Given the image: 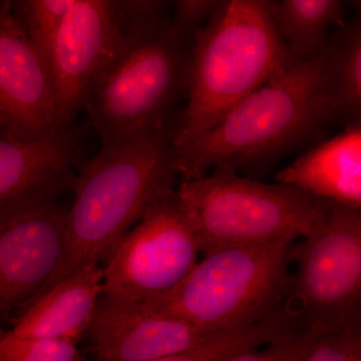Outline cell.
<instances>
[{
    "label": "cell",
    "mask_w": 361,
    "mask_h": 361,
    "mask_svg": "<svg viewBox=\"0 0 361 361\" xmlns=\"http://www.w3.org/2000/svg\"><path fill=\"white\" fill-rule=\"evenodd\" d=\"M175 123L121 146L101 148L75 176L58 269L42 293L106 263L151 207L175 193Z\"/></svg>",
    "instance_id": "obj_1"
},
{
    "label": "cell",
    "mask_w": 361,
    "mask_h": 361,
    "mask_svg": "<svg viewBox=\"0 0 361 361\" xmlns=\"http://www.w3.org/2000/svg\"><path fill=\"white\" fill-rule=\"evenodd\" d=\"M325 49L298 61L237 104L204 134L175 148L184 180L209 171H238L313 139L336 118Z\"/></svg>",
    "instance_id": "obj_2"
},
{
    "label": "cell",
    "mask_w": 361,
    "mask_h": 361,
    "mask_svg": "<svg viewBox=\"0 0 361 361\" xmlns=\"http://www.w3.org/2000/svg\"><path fill=\"white\" fill-rule=\"evenodd\" d=\"M296 63L275 28L268 1H222L194 35L187 106L175 123L174 148L204 134Z\"/></svg>",
    "instance_id": "obj_3"
},
{
    "label": "cell",
    "mask_w": 361,
    "mask_h": 361,
    "mask_svg": "<svg viewBox=\"0 0 361 361\" xmlns=\"http://www.w3.org/2000/svg\"><path fill=\"white\" fill-rule=\"evenodd\" d=\"M125 42L92 85L84 110L101 141L113 148L174 125L169 114L187 92L192 35L170 18L126 14Z\"/></svg>",
    "instance_id": "obj_4"
},
{
    "label": "cell",
    "mask_w": 361,
    "mask_h": 361,
    "mask_svg": "<svg viewBox=\"0 0 361 361\" xmlns=\"http://www.w3.org/2000/svg\"><path fill=\"white\" fill-rule=\"evenodd\" d=\"M177 195L203 255L224 247L305 238L330 203L293 185L266 184L230 168L180 182Z\"/></svg>",
    "instance_id": "obj_5"
},
{
    "label": "cell",
    "mask_w": 361,
    "mask_h": 361,
    "mask_svg": "<svg viewBox=\"0 0 361 361\" xmlns=\"http://www.w3.org/2000/svg\"><path fill=\"white\" fill-rule=\"evenodd\" d=\"M291 247L280 242L217 249L177 288L142 305L215 334L251 326L283 303Z\"/></svg>",
    "instance_id": "obj_6"
},
{
    "label": "cell",
    "mask_w": 361,
    "mask_h": 361,
    "mask_svg": "<svg viewBox=\"0 0 361 361\" xmlns=\"http://www.w3.org/2000/svg\"><path fill=\"white\" fill-rule=\"evenodd\" d=\"M284 302L316 336L361 322V208L329 203L314 231L292 245Z\"/></svg>",
    "instance_id": "obj_7"
},
{
    "label": "cell",
    "mask_w": 361,
    "mask_h": 361,
    "mask_svg": "<svg viewBox=\"0 0 361 361\" xmlns=\"http://www.w3.org/2000/svg\"><path fill=\"white\" fill-rule=\"evenodd\" d=\"M200 253L176 190L147 211L104 263V294L151 302L177 288Z\"/></svg>",
    "instance_id": "obj_8"
},
{
    "label": "cell",
    "mask_w": 361,
    "mask_h": 361,
    "mask_svg": "<svg viewBox=\"0 0 361 361\" xmlns=\"http://www.w3.org/2000/svg\"><path fill=\"white\" fill-rule=\"evenodd\" d=\"M123 42L114 0H75L47 56L65 127L84 110L92 85Z\"/></svg>",
    "instance_id": "obj_9"
},
{
    "label": "cell",
    "mask_w": 361,
    "mask_h": 361,
    "mask_svg": "<svg viewBox=\"0 0 361 361\" xmlns=\"http://www.w3.org/2000/svg\"><path fill=\"white\" fill-rule=\"evenodd\" d=\"M68 211L51 202L0 217V322L20 314L58 269Z\"/></svg>",
    "instance_id": "obj_10"
},
{
    "label": "cell",
    "mask_w": 361,
    "mask_h": 361,
    "mask_svg": "<svg viewBox=\"0 0 361 361\" xmlns=\"http://www.w3.org/2000/svg\"><path fill=\"white\" fill-rule=\"evenodd\" d=\"M66 128L51 71L14 13L13 1H4L0 8V132L39 141Z\"/></svg>",
    "instance_id": "obj_11"
},
{
    "label": "cell",
    "mask_w": 361,
    "mask_h": 361,
    "mask_svg": "<svg viewBox=\"0 0 361 361\" xmlns=\"http://www.w3.org/2000/svg\"><path fill=\"white\" fill-rule=\"evenodd\" d=\"M218 334L103 294L85 337L94 361H151L186 353Z\"/></svg>",
    "instance_id": "obj_12"
},
{
    "label": "cell",
    "mask_w": 361,
    "mask_h": 361,
    "mask_svg": "<svg viewBox=\"0 0 361 361\" xmlns=\"http://www.w3.org/2000/svg\"><path fill=\"white\" fill-rule=\"evenodd\" d=\"M78 135L71 126L39 141L0 132V217L73 191Z\"/></svg>",
    "instance_id": "obj_13"
},
{
    "label": "cell",
    "mask_w": 361,
    "mask_h": 361,
    "mask_svg": "<svg viewBox=\"0 0 361 361\" xmlns=\"http://www.w3.org/2000/svg\"><path fill=\"white\" fill-rule=\"evenodd\" d=\"M104 294V268L92 265L37 297L9 329L26 338L78 342L89 329Z\"/></svg>",
    "instance_id": "obj_14"
},
{
    "label": "cell",
    "mask_w": 361,
    "mask_h": 361,
    "mask_svg": "<svg viewBox=\"0 0 361 361\" xmlns=\"http://www.w3.org/2000/svg\"><path fill=\"white\" fill-rule=\"evenodd\" d=\"M276 180L330 203L361 208V123L346 125L278 173Z\"/></svg>",
    "instance_id": "obj_15"
},
{
    "label": "cell",
    "mask_w": 361,
    "mask_h": 361,
    "mask_svg": "<svg viewBox=\"0 0 361 361\" xmlns=\"http://www.w3.org/2000/svg\"><path fill=\"white\" fill-rule=\"evenodd\" d=\"M273 23L297 61L319 54L329 44L330 30L344 25L345 4L341 0L268 1Z\"/></svg>",
    "instance_id": "obj_16"
},
{
    "label": "cell",
    "mask_w": 361,
    "mask_h": 361,
    "mask_svg": "<svg viewBox=\"0 0 361 361\" xmlns=\"http://www.w3.org/2000/svg\"><path fill=\"white\" fill-rule=\"evenodd\" d=\"M325 54L336 116L361 123V21L336 28Z\"/></svg>",
    "instance_id": "obj_17"
},
{
    "label": "cell",
    "mask_w": 361,
    "mask_h": 361,
    "mask_svg": "<svg viewBox=\"0 0 361 361\" xmlns=\"http://www.w3.org/2000/svg\"><path fill=\"white\" fill-rule=\"evenodd\" d=\"M280 332L277 320L268 317L245 329L218 334L186 353L151 361H223L270 343L280 336Z\"/></svg>",
    "instance_id": "obj_18"
},
{
    "label": "cell",
    "mask_w": 361,
    "mask_h": 361,
    "mask_svg": "<svg viewBox=\"0 0 361 361\" xmlns=\"http://www.w3.org/2000/svg\"><path fill=\"white\" fill-rule=\"evenodd\" d=\"M73 4L75 0L13 1L14 13L45 63L52 42Z\"/></svg>",
    "instance_id": "obj_19"
},
{
    "label": "cell",
    "mask_w": 361,
    "mask_h": 361,
    "mask_svg": "<svg viewBox=\"0 0 361 361\" xmlns=\"http://www.w3.org/2000/svg\"><path fill=\"white\" fill-rule=\"evenodd\" d=\"M0 361H85L71 341L26 338L0 331Z\"/></svg>",
    "instance_id": "obj_20"
},
{
    "label": "cell",
    "mask_w": 361,
    "mask_h": 361,
    "mask_svg": "<svg viewBox=\"0 0 361 361\" xmlns=\"http://www.w3.org/2000/svg\"><path fill=\"white\" fill-rule=\"evenodd\" d=\"M300 361H361V322L316 336Z\"/></svg>",
    "instance_id": "obj_21"
},
{
    "label": "cell",
    "mask_w": 361,
    "mask_h": 361,
    "mask_svg": "<svg viewBox=\"0 0 361 361\" xmlns=\"http://www.w3.org/2000/svg\"><path fill=\"white\" fill-rule=\"evenodd\" d=\"M315 336L302 329L294 330L261 348L232 356L223 361H300Z\"/></svg>",
    "instance_id": "obj_22"
},
{
    "label": "cell",
    "mask_w": 361,
    "mask_h": 361,
    "mask_svg": "<svg viewBox=\"0 0 361 361\" xmlns=\"http://www.w3.org/2000/svg\"><path fill=\"white\" fill-rule=\"evenodd\" d=\"M219 0H179L173 4L171 21L180 32L194 37L217 11Z\"/></svg>",
    "instance_id": "obj_23"
},
{
    "label": "cell",
    "mask_w": 361,
    "mask_h": 361,
    "mask_svg": "<svg viewBox=\"0 0 361 361\" xmlns=\"http://www.w3.org/2000/svg\"><path fill=\"white\" fill-rule=\"evenodd\" d=\"M351 4H353V7L355 8L356 13H357L358 20L361 21V0L351 2Z\"/></svg>",
    "instance_id": "obj_24"
},
{
    "label": "cell",
    "mask_w": 361,
    "mask_h": 361,
    "mask_svg": "<svg viewBox=\"0 0 361 361\" xmlns=\"http://www.w3.org/2000/svg\"><path fill=\"white\" fill-rule=\"evenodd\" d=\"M4 1H0V8H1L2 4H4Z\"/></svg>",
    "instance_id": "obj_25"
}]
</instances>
